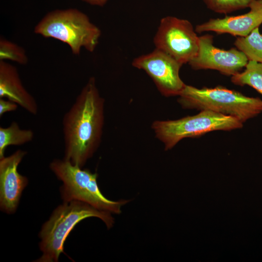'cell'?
<instances>
[{
    "mask_svg": "<svg viewBox=\"0 0 262 262\" xmlns=\"http://www.w3.org/2000/svg\"><path fill=\"white\" fill-rule=\"evenodd\" d=\"M104 123V100L92 77L63 116L64 159L82 168L99 146Z\"/></svg>",
    "mask_w": 262,
    "mask_h": 262,
    "instance_id": "obj_1",
    "label": "cell"
},
{
    "mask_svg": "<svg viewBox=\"0 0 262 262\" xmlns=\"http://www.w3.org/2000/svg\"><path fill=\"white\" fill-rule=\"evenodd\" d=\"M91 217L100 219L108 229L112 228L115 222L111 213L82 201L64 202L58 206L39 233L42 255L37 261L57 262L60 255L64 252V243L70 231L79 222Z\"/></svg>",
    "mask_w": 262,
    "mask_h": 262,
    "instance_id": "obj_2",
    "label": "cell"
},
{
    "mask_svg": "<svg viewBox=\"0 0 262 262\" xmlns=\"http://www.w3.org/2000/svg\"><path fill=\"white\" fill-rule=\"evenodd\" d=\"M178 102L187 109L209 110L234 117L242 123L262 113V99L218 86L201 88L185 85Z\"/></svg>",
    "mask_w": 262,
    "mask_h": 262,
    "instance_id": "obj_3",
    "label": "cell"
},
{
    "mask_svg": "<svg viewBox=\"0 0 262 262\" xmlns=\"http://www.w3.org/2000/svg\"><path fill=\"white\" fill-rule=\"evenodd\" d=\"M34 32L66 44L74 55H79L82 48L94 51L101 35L100 29L88 17L76 9L48 13L35 25Z\"/></svg>",
    "mask_w": 262,
    "mask_h": 262,
    "instance_id": "obj_4",
    "label": "cell"
},
{
    "mask_svg": "<svg viewBox=\"0 0 262 262\" xmlns=\"http://www.w3.org/2000/svg\"><path fill=\"white\" fill-rule=\"evenodd\" d=\"M49 168L63 182L60 193L64 202L78 200L100 210L118 214L121 213L122 207L130 201L108 199L99 189L96 173L74 165L65 159L54 160Z\"/></svg>",
    "mask_w": 262,
    "mask_h": 262,
    "instance_id": "obj_5",
    "label": "cell"
},
{
    "mask_svg": "<svg viewBox=\"0 0 262 262\" xmlns=\"http://www.w3.org/2000/svg\"><path fill=\"white\" fill-rule=\"evenodd\" d=\"M243 127V123L234 117L209 110H202L196 115L176 120H156L151 126L165 150L172 148L185 138L197 137L213 131H230Z\"/></svg>",
    "mask_w": 262,
    "mask_h": 262,
    "instance_id": "obj_6",
    "label": "cell"
},
{
    "mask_svg": "<svg viewBox=\"0 0 262 262\" xmlns=\"http://www.w3.org/2000/svg\"><path fill=\"white\" fill-rule=\"evenodd\" d=\"M191 23L168 16L163 18L154 37L156 49L168 54L181 65L189 63L199 49V36Z\"/></svg>",
    "mask_w": 262,
    "mask_h": 262,
    "instance_id": "obj_7",
    "label": "cell"
},
{
    "mask_svg": "<svg viewBox=\"0 0 262 262\" xmlns=\"http://www.w3.org/2000/svg\"><path fill=\"white\" fill-rule=\"evenodd\" d=\"M132 64L149 75L164 96H179L186 85L179 74L182 65L158 49L136 58Z\"/></svg>",
    "mask_w": 262,
    "mask_h": 262,
    "instance_id": "obj_8",
    "label": "cell"
},
{
    "mask_svg": "<svg viewBox=\"0 0 262 262\" xmlns=\"http://www.w3.org/2000/svg\"><path fill=\"white\" fill-rule=\"evenodd\" d=\"M248 62L246 55L237 48L225 50L215 47L213 36L206 34L199 36L198 52L188 64L195 70H215L232 76L241 72Z\"/></svg>",
    "mask_w": 262,
    "mask_h": 262,
    "instance_id": "obj_9",
    "label": "cell"
},
{
    "mask_svg": "<svg viewBox=\"0 0 262 262\" xmlns=\"http://www.w3.org/2000/svg\"><path fill=\"white\" fill-rule=\"evenodd\" d=\"M26 154V151L18 149L10 156L0 159V207L7 213L16 211L22 192L28 183L27 178L17 171Z\"/></svg>",
    "mask_w": 262,
    "mask_h": 262,
    "instance_id": "obj_10",
    "label": "cell"
},
{
    "mask_svg": "<svg viewBox=\"0 0 262 262\" xmlns=\"http://www.w3.org/2000/svg\"><path fill=\"white\" fill-rule=\"evenodd\" d=\"M249 8L248 12L241 15L210 19L197 25L195 31L199 33L213 32L218 34L246 36L262 24V0H253Z\"/></svg>",
    "mask_w": 262,
    "mask_h": 262,
    "instance_id": "obj_11",
    "label": "cell"
},
{
    "mask_svg": "<svg viewBox=\"0 0 262 262\" xmlns=\"http://www.w3.org/2000/svg\"><path fill=\"white\" fill-rule=\"evenodd\" d=\"M0 98L16 103L31 115L38 113L37 103L24 86L17 69L5 61H0Z\"/></svg>",
    "mask_w": 262,
    "mask_h": 262,
    "instance_id": "obj_12",
    "label": "cell"
},
{
    "mask_svg": "<svg viewBox=\"0 0 262 262\" xmlns=\"http://www.w3.org/2000/svg\"><path fill=\"white\" fill-rule=\"evenodd\" d=\"M33 131L30 129H22L18 124L12 122L7 127H0V159L4 156L5 149L9 146L22 145L32 141Z\"/></svg>",
    "mask_w": 262,
    "mask_h": 262,
    "instance_id": "obj_13",
    "label": "cell"
},
{
    "mask_svg": "<svg viewBox=\"0 0 262 262\" xmlns=\"http://www.w3.org/2000/svg\"><path fill=\"white\" fill-rule=\"evenodd\" d=\"M234 45L246 57L248 61L262 63V33L259 27L245 37H238Z\"/></svg>",
    "mask_w": 262,
    "mask_h": 262,
    "instance_id": "obj_14",
    "label": "cell"
},
{
    "mask_svg": "<svg viewBox=\"0 0 262 262\" xmlns=\"http://www.w3.org/2000/svg\"><path fill=\"white\" fill-rule=\"evenodd\" d=\"M231 82L237 85H248L262 95V63L248 61L244 71L231 77Z\"/></svg>",
    "mask_w": 262,
    "mask_h": 262,
    "instance_id": "obj_15",
    "label": "cell"
},
{
    "mask_svg": "<svg viewBox=\"0 0 262 262\" xmlns=\"http://www.w3.org/2000/svg\"><path fill=\"white\" fill-rule=\"evenodd\" d=\"M10 60L20 65L28 63L25 49L16 44L3 37L0 39V61Z\"/></svg>",
    "mask_w": 262,
    "mask_h": 262,
    "instance_id": "obj_16",
    "label": "cell"
},
{
    "mask_svg": "<svg viewBox=\"0 0 262 262\" xmlns=\"http://www.w3.org/2000/svg\"><path fill=\"white\" fill-rule=\"evenodd\" d=\"M211 10L219 14H228L249 7L253 0H203Z\"/></svg>",
    "mask_w": 262,
    "mask_h": 262,
    "instance_id": "obj_17",
    "label": "cell"
},
{
    "mask_svg": "<svg viewBox=\"0 0 262 262\" xmlns=\"http://www.w3.org/2000/svg\"><path fill=\"white\" fill-rule=\"evenodd\" d=\"M18 105L16 103L4 98H0V117L6 113L15 111Z\"/></svg>",
    "mask_w": 262,
    "mask_h": 262,
    "instance_id": "obj_18",
    "label": "cell"
},
{
    "mask_svg": "<svg viewBox=\"0 0 262 262\" xmlns=\"http://www.w3.org/2000/svg\"><path fill=\"white\" fill-rule=\"evenodd\" d=\"M92 5L102 6L108 0H82Z\"/></svg>",
    "mask_w": 262,
    "mask_h": 262,
    "instance_id": "obj_19",
    "label": "cell"
}]
</instances>
